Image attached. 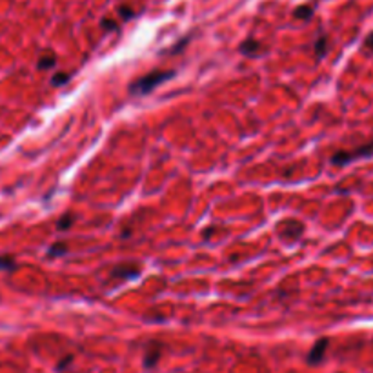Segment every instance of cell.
I'll list each match as a JSON object with an SVG mask.
<instances>
[{
  "mask_svg": "<svg viewBox=\"0 0 373 373\" xmlns=\"http://www.w3.org/2000/svg\"><path fill=\"white\" fill-rule=\"evenodd\" d=\"M175 71H151V73L144 75L141 79H137L135 82L129 86V91L131 95H148L149 91H153L155 87L160 86L162 82L173 79Z\"/></svg>",
  "mask_w": 373,
  "mask_h": 373,
  "instance_id": "cell-1",
  "label": "cell"
},
{
  "mask_svg": "<svg viewBox=\"0 0 373 373\" xmlns=\"http://www.w3.org/2000/svg\"><path fill=\"white\" fill-rule=\"evenodd\" d=\"M369 157H373V142L362 144L359 148L352 149V151H346V149L335 151L330 160H332L333 166H346V164L357 160V158H369Z\"/></svg>",
  "mask_w": 373,
  "mask_h": 373,
  "instance_id": "cell-2",
  "label": "cell"
},
{
  "mask_svg": "<svg viewBox=\"0 0 373 373\" xmlns=\"http://www.w3.org/2000/svg\"><path fill=\"white\" fill-rule=\"evenodd\" d=\"M160 355H162V346L158 342H149L144 349V366L148 369L155 368L157 362L160 361Z\"/></svg>",
  "mask_w": 373,
  "mask_h": 373,
  "instance_id": "cell-3",
  "label": "cell"
},
{
  "mask_svg": "<svg viewBox=\"0 0 373 373\" xmlns=\"http://www.w3.org/2000/svg\"><path fill=\"white\" fill-rule=\"evenodd\" d=\"M328 344H330V340L324 337V339H319L313 344V348H311V352L308 353V362L310 364H319V362H322L324 359V353H326L328 349Z\"/></svg>",
  "mask_w": 373,
  "mask_h": 373,
  "instance_id": "cell-4",
  "label": "cell"
},
{
  "mask_svg": "<svg viewBox=\"0 0 373 373\" xmlns=\"http://www.w3.org/2000/svg\"><path fill=\"white\" fill-rule=\"evenodd\" d=\"M138 275H141V268L137 264H121L111 271L113 278H137Z\"/></svg>",
  "mask_w": 373,
  "mask_h": 373,
  "instance_id": "cell-5",
  "label": "cell"
},
{
  "mask_svg": "<svg viewBox=\"0 0 373 373\" xmlns=\"http://www.w3.org/2000/svg\"><path fill=\"white\" fill-rule=\"evenodd\" d=\"M282 228L290 229L288 233H281L282 239L288 242H295L297 239H300V235L304 233V226L300 222H297V220H295V224H293V220H288V222L282 224Z\"/></svg>",
  "mask_w": 373,
  "mask_h": 373,
  "instance_id": "cell-6",
  "label": "cell"
},
{
  "mask_svg": "<svg viewBox=\"0 0 373 373\" xmlns=\"http://www.w3.org/2000/svg\"><path fill=\"white\" fill-rule=\"evenodd\" d=\"M241 53H244L246 57H255V55L259 53V50H261V44H259L255 38H248V40H244L241 44Z\"/></svg>",
  "mask_w": 373,
  "mask_h": 373,
  "instance_id": "cell-7",
  "label": "cell"
},
{
  "mask_svg": "<svg viewBox=\"0 0 373 373\" xmlns=\"http://www.w3.org/2000/svg\"><path fill=\"white\" fill-rule=\"evenodd\" d=\"M295 18H298V20H310L311 17H313V8L311 6H298L297 9H295Z\"/></svg>",
  "mask_w": 373,
  "mask_h": 373,
  "instance_id": "cell-8",
  "label": "cell"
},
{
  "mask_svg": "<svg viewBox=\"0 0 373 373\" xmlns=\"http://www.w3.org/2000/svg\"><path fill=\"white\" fill-rule=\"evenodd\" d=\"M55 64H57V57L50 53V55H44V57L38 58L37 67L38 69H51V67H55Z\"/></svg>",
  "mask_w": 373,
  "mask_h": 373,
  "instance_id": "cell-9",
  "label": "cell"
},
{
  "mask_svg": "<svg viewBox=\"0 0 373 373\" xmlns=\"http://www.w3.org/2000/svg\"><path fill=\"white\" fill-rule=\"evenodd\" d=\"M66 253H67V246L64 244V242H55V244H51L50 249H48V255H50V257H62Z\"/></svg>",
  "mask_w": 373,
  "mask_h": 373,
  "instance_id": "cell-10",
  "label": "cell"
},
{
  "mask_svg": "<svg viewBox=\"0 0 373 373\" xmlns=\"http://www.w3.org/2000/svg\"><path fill=\"white\" fill-rule=\"evenodd\" d=\"M315 53H317V57L319 58H322L324 55L328 53V38L324 37H319L317 38V42H315Z\"/></svg>",
  "mask_w": 373,
  "mask_h": 373,
  "instance_id": "cell-11",
  "label": "cell"
},
{
  "mask_svg": "<svg viewBox=\"0 0 373 373\" xmlns=\"http://www.w3.org/2000/svg\"><path fill=\"white\" fill-rule=\"evenodd\" d=\"M17 268V264H15V259L9 257V255H2L0 257V270L4 271H13Z\"/></svg>",
  "mask_w": 373,
  "mask_h": 373,
  "instance_id": "cell-12",
  "label": "cell"
},
{
  "mask_svg": "<svg viewBox=\"0 0 373 373\" xmlns=\"http://www.w3.org/2000/svg\"><path fill=\"white\" fill-rule=\"evenodd\" d=\"M75 222V215H71V213H66V215L60 217V220H58L57 228L60 229V231H64V229H67L71 226V224Z\"/></svg>",
  "mask_w": 373,
  "mask_h": 373,
  "instance_id": "cell-13",
  "label": "cell"
},
{
  "mask_svg": "<svg viewBox=\"0 0 373 373\" xmlns=\"http://www.w3.org/2000/svg\"><path fill=\"white\" fill-rule=\"evenodd\" d=\"M69 80V73H55V77L51 79L53 86H64Z\"/></svg>",
  "mask_w": 373,
  "mask_h": 373,
  "instance_id": "cell-14",
  "label": "cell"
},
{
  "mask_svg": "<svg viewBox=\"0 0 373 373\" xmlns=\"http://www.w3.org/2000/svg\"><path fill=\"white\" fill-rule=\"evenodd\" d=\"M119 13H121V17L124 18V20H128V18H131L133 15H135V13H133L129 8H126V6H121V8H119Z\"/></svg>",
  "mask_w": 373,
  "mask_h": 373,
  "instance_id": "cell-15",
  "label": "cell"
},
{
  "mask_svg": "<svg viewBox=\"0 0 373 373\" xmlns=\"http://www.w3.org/2000/svg\"><path fill=\"white\" fill-rule=\"evenodd\" d=\"M71 361H73V355H67V357H64L62 361H60V364L57 366V369H58V371H62V369L66 368V366L69 364Z\"/></svg>",
  "mask_w": 373,
  "mask_h": 373,
  "instance_id": "cell-16",
  "label": "cell"
},
{
  "mask_svg": "<svg viewBox=\"0 0 373 373\" xmlns=\"http://www.w3.org/2000/svg\"><path fill=\"white\" fill-rule=\"evenodd\" d=\"M100 24H102L104 29H116V24L111 20V18H102V22H100Z\"/></svg>",
  "mask_w": 373,
  "mask_h": 373,
  "instance_id": "cell-17",
  "label": "cell"
},
{
  "mask_svg": "<svg viewBox=\"0 0 373 373\" xmlns=\"http://www.w3.org/2000/svg\"><path fill=\"white\" fill-rule=\"evenodd\" d=\"M364 46L368 48V50H369V51H371V53H373V31H371V33L368 35V37H366V40H364Z\"/></svg>",
  "mask_w": 373,
  "mask_h": 373,
  "instance_id": "cell-18",
  "label": "cell"
}]
</instances>
